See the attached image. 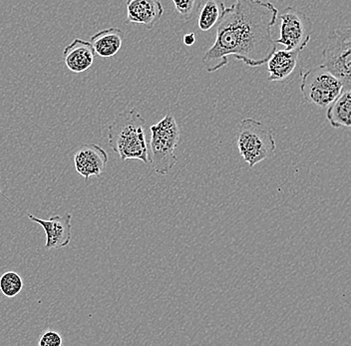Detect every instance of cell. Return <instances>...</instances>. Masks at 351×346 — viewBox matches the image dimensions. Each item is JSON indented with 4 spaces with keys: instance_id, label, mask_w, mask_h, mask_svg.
I'll return each mask as SVG.
<instances>
[{
    "instance_id": "obj_1",
    "label": "cell",
    "mask_w": 351,
    "mask_h": 346,
    "mask_svg": "<svg viewBox=\"0 0 351 346\" xmlns=\"http://www.w3.org/2000/svg\"><path fill=\"white\" fill-rule=\"evenodd\" d=\"M278 14L271 2L234 0L221 15L216 40L203 57L208 73L227 66L230 56L249 67L265 65L278 45L271 34Z\"/></svg>"
},
{
    "instance_id": "obj_2",
    "label": "cell",
    "mask_w": 351,
    "mask_h": 346,
    "mask_svg": "<svg viewBox=\"0 0 351 346\" xmlns=\"http://www.w3.org/2000/svg\"><path fill=\"white\" fill-rule=\"evenodd\" d=\"M108 142L121 162L140 160L150 163L146 140V120L136 108L118 114L108 127Z\"/></svg>"
},
{
    "instance_id": "obj_3",
    "label": "cell",
    "mask_w": 351,
    "mask_h": 346,
    "mask_svg": "<svg viewBox=\"0 0 351 346\" xmlns=\"http://www.w3.org/2000/svg\"><path fill=\"white\" fill-rule=\"evenodd\" d=\"M150 163L156 174L166 176L178 162L175 155L179 144L180 129L173 113H167L163 119L150 127Z\"/></svg>"
},
{
    "instance_id": "obj_4",
    "label": "cell",
    "mask_w": 351,
    "mask_h": 346,
    "mask_svg": "<svg viewBox=\"0 0 351 346\" xmlns=\"http://www.w3.org/2000/svg\"><path fill=\"white\" fill-rule=\"evenodd\" d=\"M240 155L250 168L265 161L276 151L273 131L263 122L247 118L241 122L237 137Z\"/></svg>"
},
{
    "instance_id": "obj_5",
    "label": "cell",
    "mask_w": 351,
    "mask_h": 346,
    "mask_svg": "<svg viewBox=\"0 0 351 346\" xmlns=\"http://www.w3.org/2000/svg\"><path fill=\"white\" fill-rule=\"evenodd\" d=\"M342 81L324 65L302 71L300 91L306 102L328 108L343 91Z\"/></svg>"
},
{
    "instance_id": "obj_6",
    "label": "cell",
    "mask_w": 351,
    "mask_h": 346,
    "mask_svg": "<svg viewBox=\"0 0 351 346\" xmlns=\"http://www.w3.org/2000/svg\"><path fill=\"white\" fill-rule=\"evenodd\" d=\"M322 65L342 81L344 89H351V24L329 32L322 51Z\"/></svg>"
},
{
    "instance_id": "obj_7",
    "label": "cell",
    "mask_w": 351,
    "mask_h": 346,
    "mask_svg": "<svg viewBox=\"0 0 351 346\" xmlns=\"http://www.w3.org/2000/svg\"><path fill=\"white\" fill-rule=\"evenodd\" d=\"M278 19L280 21V38L276 45H284L287 50L302 52L311 41L313 24L306 13L295 8H285Z\"/></svg>"
},
{
    "instance_id": "obj_8",
    "label": "cell",
    "mask_w": 351,
    "mask_h": 346,
    "mask_svg": "<svg viewBox=\"0 0 351 346\" xmlns=\"http://www.w3.org/2000/svg\"><path fill=\"white\" fill-rule=\"evenodd\" d=\"M32 222L39 223L43 227L46 235L45 249H62L67 247L72 238V214L66 212L64 216L50 217L48 220L36 218L32 214H27Z\"/></svg>"
},
{
    "instance_id": "obj_9",
    "label": "cell",
    "mask_w": 351,
    "mask_h": 346,
    "mask_svg": "<svg viewBox=\"0 0 351 346\" xmlns=\"http://www.w3.org/2000/svg\"><path fill=\"white\" fill-rule=\"evenodd\" d=\"M108 163L106 151L96 144L83 145L75 153L74 165L77 173L88 181L90 177H99L105 172Z\"/></svg>"
},
{
    "instance_id": "obj_10",
    "label": "cell",
    "mask_w": 351,
    "mask_h": 346,
    "mask_svg": "<svg viewBox=\"0 0 351 346\" xmlns=\"http://www.w3.org/2000/svg\"><path fill=\"white\" fill-rule=\"evenodd\" d=\"M126 8V24H138L148 29H152L164 13L160 0H127Z\"/></svg>"
},
{
    "instance_id": "obj_11",
    "label": "cell",
    "mask_w": 351,
    "mask_h": 346,
    "mask_svg": "<svg viewBox=\"0 0 351 346\" xmlns=\"http://www.w3.org/2000/svg\"><path fill=\"white\" fill-rule=\"evenodd\" d=\"M95 50L93 46L83 39L75 38L63 50V60L66 67L79 74L87 71L91 68L95 59Z\"/></svg>"
},
{
    "instance_id": "obj_12",
    "label": "cell",
    "mask_w": 351,
    "mask_h": 346,
    "mask_svg": "<svg viewBox=\"0 0 351 346\" xmlns=\"http://www.w3.org/2000/svg\"><path fill=\"white\" fill-rule=\"evenodd\" d=\"M300 51L295 50H276L273 55L267 61V71H269V82H287L295 72L298 65Z\"/></svg>"
},
{
    "instance_id": "obj_13",
    "label": "cell",
    "mask_w": 351,
    "mask_h": 346,
    "mask_svg": "<svg viewBox=\"0 0 351 346\" xmlns=\"http://www.w3.org/2000/svg\"><path fill=\"white\" fill-rule=\"evenodd\" d=\"M124 40V32L119 28L111 27L101 30L90 39L95 53L102 58H111L120 51Z\"/></svg>"
},
{
    "instance_id": "obj_14",
    "label": "cell",
    "mask_w": 351,
    "mask_h": 346,
    "mask_svg": "<svg viewBox=\"0 0 351 346\" xmlns=\"http://www.w3.org/2000/svg\"><path fill=\"white\" fill-rule=\"evenodd\" d=\"M326 119L332 128L351 127V89H343L328 107Z\"/></svg>"
},
{
    "instance_id": "obj_15",
    "label": "cell",
    "mask_w": 351,
    "mask_h": 346,
    "mask_svg": "<svg viewBox=\"0 0 351 346\" xmlns=\"http://www.w3.org/2000/svg\"><path fill=\"white\" fill-rule=\"evenodd\" d=\"M226 8L223 0H206L199 10L197 26L202 32H208L219 23Z\"/></svg>"
},
{
    "instance_id": "obj_16",
    "label": "cell",
    "mask_w": 351,
    "mask_h": 346,
    "mask_svg": "<svg viewBox=\"0 0 351 346\" xmlns=\"http://www.w3.org/2000/svg\"><path fill=\"white\" fill-rule=\"evenodd\" d=\"M23 280L15 271H8L0 277V291L8 299H13L19 295L23 290Z\"/></svg>"
},
{
    "instance_id": "obj_17",
    "label": "cell",
    "mask_w": 351,
    "mask_h": 346,
    "mask_svg": "<svg viewBox=\"0 0 351 346\" xmlns=\"http://www.w3.org/2000/svg\"><path fill=\"white\" fill-rule=\"evenodd\" d=\"M175 12L181 21L188 23L190 21L202 5V0H172Z\"/></svg>"
},
{
    "instance_id": "obj_18",
    "label": "cell",
    "mask_w": 351,
    "mask_h": 346,
    "mask_svg": "<svg viewBox=\"0 0 351 346\" xmlns=\"http://www.w3.org/2000/svg\"><path fill=\"white\" fill-rule=\"evenodd\" d=\"M62 345V337L58 332L52 330H46L38 341L39 346H60Z\"/></svg>"
},
{
    "instance_id": "obj_19",
    "label": "cell",
    "mask_w": 351,
    "mask_h": 346,
    "mask_svg": "<svg viewBox=\"0 0 351 346\" xmlns=\"http://www.w3.org/2000/svg\"><path fill=\"white\" fill-rule=\"evenodd\" d=\"M183 42L186 46L194 45L195 42H196V35L193 34V32L184 35Z\"/></svg>"
},
{
    "instance_id": "obj_20",
    "label": "cell",
    "mask_w": 351,
    "mask_h": 346,
    "mask_svg": "<svg viewBox=\"0 0 351 346\" xmlns=\"http://www.w3.org/2000/svg\"><path fill=\"white\" fill-rule=\"evenodd\" d=\"M274 1L278 2V3H282V2H284L285 0H274Z\"/></svg>"
},
{
    "instance_id": "obj_21",
    "label": "cell",
    "mask_w": 351,
    "mask_h": 346,
    "mask_svg": "<svg viewBox=\"0 0 351 346\" xmlns=\"http://www.w3.org/2000/svg\"><path fill=\"white\" fill-rule=\"evenodd\" d=\"M0 194H1V190H0Z\"/></svg>"
}]
</instances>
